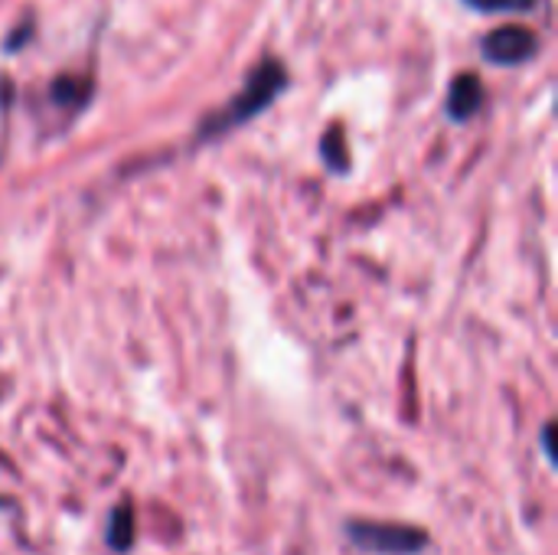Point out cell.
<instances>
[{
	"mask_svg": "<svg viewBox=\"0 0 558 555\" xmlns=\"http://www.w3.org/2000/svg\"><path fill=\"white\" fill-rule=\"evenodd\" d=\"M284 82H288V75H284V69L278 65V62H265V65H258L255 72H252V79L245 82V88L226 105V108H219L206 124H203V137H216V134H222V131H229V128H239L242 121H248V118H255L262 108H268L275 98H278V92L284 88Z\"/></svg>",
	"mask_w": 558,
	"mask_h": 555,
	"instance_id": "cell-1",
	"label": "cell"
},
{
	"mask_svg": "<svg viewBox=\"0 0 558 555\" xmlns=\"http://www.w3.org/2000/svg\"><path fill=\"white\" fill-rule=\"evenodd\" d=\"M347 540L369 555H422L432 546V536L412 523H383V520H350L343 527Z\"/></svg>",
	"mask_w": 558,
	"mask_h": 555,
	"instance_id": "cell-2",
	"label": "cell"
},
{
	"mask_svg": "<svg viewBox=\"0 0 558 555\" xmlns=\"http://www.w3.org/2000/svg\"><path fill=\"white\" fill-rule=\"evenodd\" d=\"M536 49H539L536 33L526 29V26H517V23L513 26H500V29H494L484 39V52L497 65H520V62L533 59Z\"/></svg>",
	"mask_w": 558,
	"mask_h": 555,
	"instance_id": "cell-3",
	"label": "cell"
},
{
	"mask_svg": "<svg viewBox=\"0 0 558 555\" xmlns=\"http://www.w3.org/2000/svg\"><path fill=\"white\" fill-rule=\"evenodd\" d=\"M481 101H484V88L474 75H461L448 92V111L458 121H468L481 108Z\"/></svg>",
	"mask_w": 558,
	"mask_h": 555,
	"instance_id": "cell-4",
	"label": "cell"
},
{
	"mask_svg": "<svg viewBox=\"0 0 558 555\" xmlns=\"http://www.w3.org/2000/svg\"><path fill=\"white\" fill-rule=\"evenodd\" d=\"M105 543H108L114 553H128V550L134 546V514H131V504H118V507L108 514Z\"/></svg>",
	"mask_w": 558,
	"mask_h": 555,
	"instance_id": "cell-5",
	"label": "cell"
},
{
	"mask_svg": "<svg viewBox=\"0 0 558 555\" xmlns=\"http://www.w3.org/2000/svg\"><path fill=\"white\" fill-rule=\"evenodd\" d=\"M471 3L474 10H484V13H504V10H533L536 0H464Z\"/></svg>",
	"mask_w": 558,
	"mask_h": 555,
	"instance_id": "cell-6",
	"label": "cell"
},
{
	"mask_svg": "<svg viewBox=\"0 0 558 555\" xmlns=\"http://www.w3.org/2000/svg\"><path fill=\"white\" fill-rule=\"evenodd\" d=\"M553 432H556V425H553V422H546V425H543V438H539V442H543V455H546V461H549V464H556V451H553Z\"/></svg>",
	"mask_w": 558,
	"mask_h": 555,
	"instance_id": "cell-7",
	"label": "cell"
}]
</instances>
